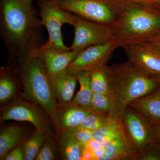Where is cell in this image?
<instances>
[{
    "label": "cell",
    "mask_w": 160,
    "mask_h": 160,
    "mask_svg": "<svg viewBox=\"0 0 160 160\" xmlns=\"http://www.w3.org/2000/svg\"><path fill=\"white\" fill-rule=\"evenodd\" d=\"M41 38L39 32L25 48L9 58L16 66L18 77L22 84L23 96L39 105L48 113L58 137L61 132L57 113L58 102L52 90L45 64L32 51L33 47L41 41Z\"/></svg>",
    "instance_id": "cell-1"
},
{
    "label": "cell",
    "mask_w": 160,
    "mask_h": 160,
    "mask_svg": "<svg viewBox=\"0 0 160 160\" xmlns=\"http://www.w3.org/2000/svg\"><path fill=\"white\" fill-rule=\"evenodd\" d=\"M41 26L32 0H0V34L9 57L25 48Z\"/></svg>",
    "instance_id": "cell-2"
},
{
    "label": "cell",
    "mask_w": 160,
    "mask_h": 160,
    "mask_svg": "<svg viewBox=\"0 0 160 160\" xmlns=\"http://www.w3.org/2000/svg\"><path fill=\"white\" fill-rule=\"evenodd\" d=\"M109 68L113 118H121L130 103L151 93L160 85L129 60Z\"/></svg>",
    "instance_id": "cell-3"
},
{
    "label": "cell",
    "mask_w": 160,
    "mask_h": 160,
    "mask_svg": "<svg viewBox=\"0 0 160 160\" xmlns=\"http://www.w3.org/2000/svg\"><path fill=\"white\" fill-rule=\"evenodd\" d=\"M120 46L139 42L160 34V10L126 2L117 22L112 26Z\"/></svg>",
    "instance_id": "cell-4"
},
{
    "label": "cell",
    "mask_w": 160,
    "mask_h": 160,
    "mask_svg": "<svg viewBox=\"0 0 160 160\" xmlns=\"http://www.w3.org/2000/svg\"><path fill=\"white\" fill-rule=\"evenodd\" d=\"M61 8L86 19L112 26L122 7L103 0H53Z\"/></svg>",
    "instance_id": "cell-5"
},
{
    "label": "cell",
    "mask_w": 160,
    "mask_h": 160,
    "mask_svg": "<svg viewBox=\"0 0 160 160\" xmlns=\"http://www.w3.org/2000/svg\"><path fill=\"white\" fill-rule=\"evenodd\" d=\"M37 5L41 26H45L49 35L47 42L61 50H71L63 42L62 27L66 24L74 26L76 15L61 8L53 0H37Z\"/></svg>",
    "instance_id": "cell-6"
},
{
    "label": "cell",
    "mask_w": 160,
    "mask_h": 160,
    "mask_svg": "<svg viewBox=\"0 0 160 160\" xmlns=\"http://www.w3.org/2000/svg\"><path fill=\"white\" fill-rule=\"evenodd\" d=\"M18 100L3 109L1 122L14 120L31 123L37 130L58 138L51 118L39 106L31 101Z\"/></svg>",
    "instance_id": "cell-7"
},
{
    "label": "cell",
    "mask_w": 160,
    "mask_h": 160,
    "mask_svg": "<svg viewBox=\"0 0 160 160\" xmlns=\"http://www.w3.org/2000/svg\"><path fill=\"white\" fill-rule=\"evenodd\" d=\"M71 50L82 51L89 46L115 41L112 26L83 18L77 15Z\"/></svg>",
    "instance_id": "cell-8"
},
{
    "label": "cell",
    "mask_w": 160,
    "mask_h": 160,
    "mask_svg": "<svg viewBox=\"0 0 160 160\" xmlns=\"http://www.w3.org/2000/svg\"><path fill=\"white\" fill-rule=\"evenodd\" d=\"M121 118L125 133L139 152L156 141L151 124L134 109L126 107Z\"/></svg>",
    "instance_id": "cell-9"
},
{
    "label": "cell",
    "mask_w": 160,
    "mask_h": 160,
    "mask_svg": "<svg viewBox=\"0 0 160 160\" xmlns=\"http://www.w3.org/2000/svg\"><path fill=\"white\" fill-rule=\"evenodd\" d=\"M117 41L87 47L80 52L69 65L67 70L76 74L82 71H89L92 68L102 64H106L115 49L119 47Z\"/></svg>",
    "instance_id": "cell-10"
},
{
    "label": "cell",
    "mask_w": 160,
    "mask_h": 160,
    "mask_svg": "<svg viewBox=\"0 0 160 160\" xmlns=\"http://www.w3.org/2000/svg\"><path fill=\"white\" fill-rule=\"evenodd\" d=\"M129 61L149 76H160V52L148 44L129 43L121 46Z\"/></svg>",
    "instance_id": "cell-11"
},
{
    "label": "cell",
    "mask_w": 160,
    "mask_h": 160,
    "mask_svg": "<svg viewBox=\"0 0 160 160\" xmlns=\"http://www.w3.org/2000/svg\"><path fill=\"white\" fill-rule=\"evenodd\" d=\"M39 44V42L33 47L32 52L42 60L49 74L66 70L81 52L71 49L69 51L61 50L47 41L42 45Z\"/></svg>",
    "instance_id": "cell-12"
},
{
    "label": "cell",
    "mask_w": 160,
    "mask_h": 160,
    "mask_svg": "<svg viewBox=\"0 0 160 160\" xmlns=\"http://www.w3.org/2000/svg\"><path fill=\"white\" fill-rule=\"evenodd\" d=\"M49 82L55 98L59 103L72 101L78 80L76 75L67 69L55 74H49Z\"/></svg>",
    "instance_id": "cell-13"
},
{
    "label": "cell",
    "mask_w": 160,
    "mask_h": 160,
    "mask_svg": "<svg viewBox=\"0 0 160 160\" xmlns=\"http://www.w3.org/2000/svg\"><path fill=\"white\" fill-rule=\"evenodd\" d=\"M128 106L138 112L152 125L160 126V85L151 93L135 100Z\"/></svg>",
    "instance_id": "cell-14"
},
{
    "label": "cell",
    "mask_w": 160,
    "mask_h": 160,
    "mask_svg": "<svg viewBox=\"0 0 160 160\" xmlns=\"http://www.w3.org/2000/svg\"><path fill=\"white\" fill-rule=\"evenodd\" d=\"M91 112L89 109L83 108L72 101L66 103H58L57 113L61 132L77 128Z\"/></svg>",
    "instance_id": "cell-15"
},
{
    "label": "cell",
    "mask_w": 160,
    "mask_h": 160,
    "mask_svg": "<svg viewBox=\"0 0 160 160\" xmlns=\"http://www.w3.org/2000/svg\"><path fill=\"white\" fill-rule=\"evenodd\" d=\"M139 154L125 132L112 141L100 160H137Z\"/></svg>",
    "instance_id": "cell-16"
},
{
    "label": "cell",
    "mask_w": 160,
    "mask_h": 160,
    "mask_svg": "<svg viewBox=\"0 0 160 160\" xmlns=\"http://www.w3.org/2000/svg\"><path fill=\"white\" fill-rule=\"evenodd\" d=\"M58 142L61 159L82 160L86 146L78 142L69 130H64L60 132Z\"/></svg>",
    "instance_id": "cell-17"
},
{
    "label": "cell",
    "mask_w": 160,
    "mask_h": 160,
    "mask_svg": "<svg viewBox=\"0 0 160 160\" xmlns=\"http://www.w3.org/2000/svg\"><path fill=\"white\" fill-rule=\"evenodd\" d=\"M125 132L121 118H114L104 126L92 132V139L102 143L106 152L112 141Z\"/></svg>",
    "instance_id": "cell-18"
},
{
    "label": "cell",
    "mask_w": 160,
    "mask_h": 160,
    "mask_svg": "<svg viewBox=\"0 0 160 160\" xmlns=\"http://www.w3.org/2000/svg\"><path fill=\"white\" fill-rule=\"evenodd\" d=\"M24 131L17 125L8 126L0 132V159L5 160L9 152L22 141Z\"/></svg>",
    "instance_id": "cell-19"
},
{
    "label": "cell",
    "mask_w": 160,
    "mask_h": 160,
    "mask_svg": "<svg viewBox=\"0 0 160 160\" xmlns=\"http://www.w3.org/2000/svg\"><path fill=\"white\" fill-rule=\"evenodd\" d=\"M91 89L93 92L109 94L110 70L106 64H101L89 71Z\"/></svg>",
    "instance_id": "cell-20"
},
{
    "label": "cell",
    "mask_w": 160,
    "mask_h": 160,
    "mask_svg": "<svg viewBox=\"0 0 160 160\" xmlns=\"http://www.w3.org/2000/svg\"><path fill=\"white\" fill-rule=\"evenodd\" d=\"M76 75L79 83L80 89L72 101L89 110L93 92L90 85L89 72H80Z\"/></svg>",
    "instance_id": "cell-21"
},
{
    "label": "cell",
    "mask_w": 160,
    "mask_h": 160,
    "mask_svg": "<svg viewBox=\"0 0 160 160\" xmlns=\"http://www.w3.org/2000/svg\"><path fill=\"white\" fill-rule=\"evenodd\" d=\"M16 90L14 75L8 67L1 69L0 75V101L5 102L13 97Z\"/></svg>",
    "instance_id": "cell-22"
},
{
    "label": "cell",
    "mask_w": 160,
    "mask_h": 160,
    "mask_svg": "<svg viewBox=\"0 0 160 160\" xmlns=\"http://www.w3.org/2000/svg\"><path fill=\"white\" fill-rule=\"evenodd\" d=\"M47 136L42 132L37 129L30 136L23 145L25 160L35 159Z\"/></svg>",
    "instance_id": "cell-23"
},
{
    "label": "cell",
    "mask_w": 160,
    "mask_h": 160,
    "mask_svg": "<svg viewBox=\"0 0 160 160\" xmlns=\"http://www.w3.org/2000/svg\"><path fill=\"white\" fill-rule=\"evenodd\" d=\"M113 107L110 94L93 92L89 110L92 112L111 115Z\"/></svg>",
    "instance_id": "cell-24"
},
{
    "label": "cell",
    "mask_w": 160,
    "mask_h": 160,
    "mask_svg": "<svg viewBox=\"0 0 160 160\" xmlns=\"http://www.w3.org/2000/svg\"><path fill=\"white\" fill-rule=\"evenodd\" d=\"M60 158L58 138L47 136L36 158V160H55Z\"/></svg>",
    "instance_id": "cell-25"
},
{
    "label": "cell",
    "mask_w": 160,
    "mask_h": 160,
    "mask_svg": "<svg viewBox=\"0 0 160 160\" xmlns=\"http://www.w3.org/2000/svg\"><path fill=\"white\" fill-rule=\"evenodd\" d=\"M110 115L100 114L91 112L87 116L77 128L94 131L113 118Z\"/></svg>",
    "instance_id": "cell-26"
},
{
    "label": "cell",
    "mask_w": 160,
    "mask_h": 160,
    "mask_svg": "<svg viewBox=\"0 0 160 160\" xmlns=\"http://www.w3.org/2000/svg\"><path fill=\"white\" fill-rule=\"evenodd\" d=\"M137 160H160V144L156 141L139 152Z\"/></svg>",
    "instance_id": "cell-27"
},
{
    "label": "cell",
    "mask_w": 160,
    "mask_h": 160,
    "mask_svg": "<svg viewBox=\"0 0 160 160\" xmlns=\"http://www.w3.org/2000/svg\"><path fill=\"white\" fill-rule=\"evenodd\" d=\"M74 139L80 144L85 145L92 139V132L83 128H75L69 129Z\"/></svg>",
    "instance_id": "cell-28"
},
{
    "label": "cell",
    "mask_w": 160,
    "mask_h": 160,
    "mask_svg": "<svg viewBox=\"0 0 160 160\" xmlns=\"http://www.w3.org/2000/svg\"><path fill=\"white\" fill-rule=\"evenodd\" d=\"M6 160H25L23 145H19L13 148L6 155Z\"/></svg>",
    "instance_id": "cell-29"
},
{
    "label": "cell",
    "mask_w": 160,
    "mask_h": 160,
    "mask_svg": "<svg viewBox=\"0 0 160 160\" xmlns=\"http://www.w3.org/2000/svg\"><path fill=\"white\" fill-rule=\"evenodd\" d=\"M126 2L142 4L160 10V0H126Z\"/></svg>",
    "instance_id": "cell-30"
},
{
    "label": "cell",
    "mask_w": 160,
    "mask_h": 160,
    "mask_svg": "<svg viewBox=\"0 0 160 160\" xmlns=\"http://www.w3.org/2000/svg\"><path fill=\"white\" fill-rule=\"evenodd\" d=\"M139 42H142L148 44L153 47L155 49H157L158 51L160 52V34Z\"/></svg>",
    "instance_id": "cell-31"
},
{
    "label": "cell",
    "mask_w": 160,
    "mask_h": 160,
    "mask_svg": "<svg viewBox=\"0 0 160 160\" xmlns=\"http://www.w3.org/2000/svg\"><path fill=\"white\" fill-rule=\"evenodd\" d=\"M86 147L94 151L102 148V143L98 142L97 140L92 139L86 144Z\"/></svg>",
    "instance_id": "cell-32"
},
{
    "label": "cell",
    "mask_w": 160,
    "mask_h": 160,
    "mask_svg": "<svg viewBox=\"0 0 160 160\" xmlns=\"http://www.w3.org/2000/svg\"><path fill=\"white\" fill-rule=\"evenodd\" d=\"M82 160H94L93 151L86 147L83 151Z\"/></svg>",
    "instance_id": "cell-33"
},
{
    "label": "cell",
    "mask_w": 160,
    "mask_h": 160,
    "mask_svg": "<svg viewBox=\"0 0 160 160\" xmlns=\"http://www.w3.org/2000/svg\"><path fill=\"white\" fill-rule=\"evenodd\" d=\"M153 130V134L157 142L160 144V126L152 125Z\"/></svg>",
    "instance_id": "cell-34"
},
{
    "label": "cell",
    "mask_w": 160,
    "mask_h": 160,
    "mask_svg": "<svg viewBox=\"0 0 160 160\" xmlns=\"http://www.w3.org/2000/svg\"><path fill=\"white\" fill-rule=\"evenodd\" d=\"M103 1L115 4L122 7H124V5L127 2L126 0H103Z\"/></svg>",
    "instance_id": "cell-35"
},
{
    "label": "cell",
    "mask_w": 160,
    "mask_h": 160,
    "mask_svg": "<svg viewBox=\"0 0 160 160\" xmlns=\"http://www.w3.org/2000/svg\"><path fill=\"white\" fill-rule=\"evenodd\" d=\"M150 77L152 79L157 82L160 85V76H152Z\"/></svg>",
    "instance_id": "cell-36"
}]
</instances>
